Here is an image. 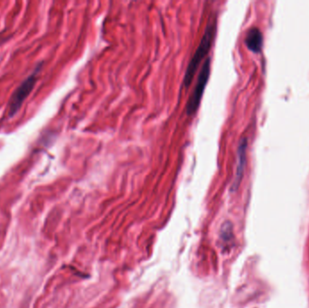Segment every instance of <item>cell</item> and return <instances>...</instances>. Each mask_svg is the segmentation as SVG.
<instances>
[{"label":"cell","mask_w":309,"mask_h":308,"mask_svg":"<svg viewBox=\"0 0 309 308\" xmlns=\"http://www.w3.org/2000/svg\"><path fill=\"white\" fill-rule=\"evenodd\" d=\"M215 33V20L210 21L207 24V27H206L205 32H204V36H203L202 40L199 44L198 48H197L196 52H194V54L192 55V59H191L189 65L187 67L186 75H185V78H184L185 87H189V85L191 84L193 77H194L196 71H197L199 64H201V62L204 60V57L209 52V50H210L211 47H212V43L214 41Z\"/></svg>","instance_id":"cell-1"},{"label":"cell","mask_w":309,"mask_h":308,"mask_svg":"<svg viewBox=\"0 0 309 308\" xmlns=\"http://www.w3.org/2000/svg\"><path fill=\"white\" fill-rule=\"evenodd\" d=\"M210 71L211 60L208 58L205 61V63L201 69V71L199 72L198 81L193 89L192 95L188 99L187 105V112L188 115H192L197 111L203 94H204V89L209 80Z\"/></svg>","instance_id":"cell-2"},{"label":"cell","mask_w":309,"mask_h":308,"mask_svg":"<svg viewBox=\"0 0 309 308\" xmlns=\"http://www.w3.org/2000/svg\"><path fill=\"white\" fill-rule=\"evenodd\" d=\"M36 74L37 71H35L27 79H25V81H24L23 83L13 94L9 103V116L15 115L19 111L20 107L23 104L24 100L26 99V97L32 92L36 82Z\"/></svg>","instance_id":"cell-3"},{"label":"cell","mask_w":309,"mask_h":308,"mask_svg":"<svg viewBox=\"0 0 309 308\" xmlns=\"http://www.w3.org/2000/svg\"><path fill=\"white\" fill-rule=\"evenodd\" d=\"M248 147V141L246 138L241 139L239 141V147H238V160H237V167H236V174L234 178L233 189L236 190L239 187L240 181L243 176V172L245 168L246 165V152Z\"/></svg>","instance_id":"cell-4"},{"label":"cell","mask_w":309,"mask_h":308,"mask_svg":"<svg viewBox=\"0 0 309 308\" xmlns=\"http://www.w3.org/2000/svg\"><path fill=\"white\" fill-rule=\"evenodd\" d=\"M245 44L251 52H261L263 45V36L261 30L257 27L250 29L246 35Z\"/></svg>","instance_id":"cell-5"}]
</instances>
